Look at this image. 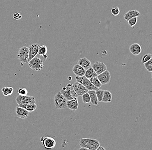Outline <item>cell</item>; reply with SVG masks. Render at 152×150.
Masks as SVG:
<instances>
[{"mask_svg": "<svg viewBox=\"0 0 152 150\" xmlns=\"http://www.w3.org/2000/svg\"><path fill=\"white\" fill-rule=\"evenodd\" d=\"M54 104L58 109H64L67 108V100L60 91L58 92L54 98Z\"/></svg>", "mask_w": 152, "mask_h": 150, "instance_id": "obj_2", "label": "cell"}, {"mask_svg": "<svg viewBox=\"0 0 152 150\" xmlns=\"http://www.w3.org/2000/svg\"><path fill=\"white\" fill-rule=\"evenodd\" d=\"M28 63L32 70L36 71H40L44 66L42 60L36 56L31 59Z\"/></svg>", "mask_w": 152, "mask_h": 150, "instance_id": "obj_6", "label": "cell"}, {"mask_svg": "<svg viewBox=\"0 0 152 150\" xmlns=\"http://www.w3.org/2000/svg\"><path fill=\"white\" fill-rule=\"evenodd\" d=\"M112 95L109 90H104L102 102L104 103H110L112 100Z\"/></svg>", "mask_w": 152, "mask_h": 150, "instance_id": "obj_20", "label": "cell"}, {"mask_svg": "<svg viewBox=\"0 0 152 150\" xmlns=\"http://www.w3.org/2000/svg\"><path fill=\"white\" fill-rule=\"evenodd\" d=\"M138 17H133L128 21V24L131 27H133L138 22Z\"/></svg>", "mask_w": 152, "mask_h": 150, "instance_id": "obj_28", "label": "cell"}, {"mask_svg": "<svg viewBox=\"0 0 152 150\" xmlns=\"http://www.w3.org/2000/svg\"><path fill=\"white\" fill-rule=\"evenodd\" d=\"M75 79L77 82L82 84L88 90H97L99 89V88H98L92 85L90 81V79L86 78L84 76H76Z\"/></svg>", "mask_w": 152, "mask_h": 150, "instance_id": "obj_5", "label": "cell"}, {"mask_svg": "<svg viewBox=\"0 0 152 150\" xmlns=\"http://www.w3.org/2000/svg\"><path fill=\"white\" fill-rule=\"evenodd\" d=\"M86 71V70L84 68H83L81 66L78 64L75 65L72 69L73 72L76 76H82L84 75Z\"/></svg>", "mask_w": 152, "mask_h": 150, "instance_id": "obj_17", "label": "cell"}, {"mask_svg": "<svg viewBox=\"0 0 152 150\" xmlns=\"http://www.w3.org/2000/svg\"><path fill=\"white\" fill-rule=\"evenodd\" d=\"M140 16H141V13L139 11L137 10H131L124 14V19L128 21L132 18L138 17Z\"/></svg>", "mask_w": 152, "mask_h": 150, "instance_id": "obj_16", "label": "cell"}, {"mask_svg": "<svg viewBox=\"0 0 152 150\" xmlns=\"http://www.w3.org/2000/svg\"><path fill=\"white\" fill-rule=\"evenodd\" d=\"M13 17L14 20H17L21 19L22 17V16L19 13H16L14 14Z\"/></svg>", "mask_w": 152, "mask_h": 150, "instance_id": "obj_33", "label": "cell"}, {"mask_svg": "<svg viewBox=\"0 0 152 150\" xmlns=\"http://www.w3.org/2000/svg\"><path fill=\"white\" fill-rule=\"evenodd\" d=\"M120 12V11L119 8L118 7H113L111 10V13L113 16H116L119 15Z\"/></svg>", "mask_w": 152, "mask_h": 150, "instance_id": "obj_32", "label": "cell"}, {"mask_svg": "<svg viewBox=\"0 0 152 150\" xmlns=\"http://www.w3.org/2000/svg\"><path fill=\"white\" fill-rule=\"evenodd\" d=\"M40 141H41L44 148L46 149H53L56 145V141L52 137H41L40 139Z\"/></svg>", "mask_w": 152, "mask_h": 150, "instance_id": "obj_7", "label": "cell"}, {"mask_svg": "<svg viewBox=\"0 0 152 150\" xmlns=\"http://www.w3.org/2000/svg\"><path fill=\"white\" fill-rule=\"evenodd\" d=\"M16 103L19 106L24 108L26 105L29 103H36L34 97L29 96H22L18 95L16 99Z\"/></svg>", "mask_w": 152, "mask_h": 150, "instance_id": "obj_4", "label": "cell"}, {"mask_svg": "<svg viewBox=\"0 0 152 150\" xmlns=\"http://www.w3.org/2000/svg\"><path fill=\"white\" fill-rule=\"evenodd\" d=\"M16 113L17 117L22 119H24L28 117L29 112L24 108L21 106H18L16 108Z\"/></svg>", "mask_w": 152, "mask_h": 150, "instance_id": "obj_13", "label": "cell"}, {"mask_svg": "<svg viewBox=\"0 0 152 150\" xmlns=\"http://www.w3.org/2000/svg\"><path fill=\"white\" fill-rule=\"evenodd\" d=\"M152 59V55L150 53H147L143 56L141 59V62L143 64L145 63L149 60Z\"/></svg>", "mask_w": 152, "mask_h": 150, "instance_id": "obj_30", "label": "cell"}, {"mask_svg": "<svg viewBox=\"0 0 152 150\" xmlns=\"http://www.w3.org/2000/svg\"><path fill=\"white\" fill-rule=\"evenodd\" d=\"M81 148H86L89 150H96L100 146V143L97 140L93 139L81 138L79 141Z\"/></svg>", "mask_w": 152, "mask_h": 150, "instance_id": "obj_1", "label": "cell"}, {"mask_svg": "<svg viewBox=\"0 0 152 150\" xmlns=\"http://www.w3.org/2000/svg\"><path fill=\"white\" fill-rule=\"evenodd\" d=\"M77 64L82 67L83 68H84L86 70L91 67V66H92L90 60L86 57H83V58L79 59Z\"/></svg>", "mask_w": 152, "mask_h": 150, "instance_id": "obj_18", "label": "cell"}, {"mask_svg": "<svg viewBox=\"0 0 152 150\" xmlns=\"http://www.w3.org/2000/svg\"><path fill=\"white\" fill-rule=\"evenodd\" d=\"M84 76L86 78L90 79V78H92L97 77V75L93 68L92 67H90L86 71Z\"/></svg>", "mask_w": 152, "mask_h": 150, "instance_id": "obj_22", "label": "cell"}, {"mask_svg": "<svg viewBox=\"0 0 152 150\" xmlns=\"http://www.w3.org/2000/svg\"><path fill=\"white\" fill-rule=\"evenodd\" d=\"M47 52V48L45 45L39 46L38 50V54L44 58L45 61H46L48 57V56L46 55Z\"/></svg>", "mask_w": 152, "mask_h": 150, "instance_id": "obj_21", "label": "cell"}, {"mask_svg": "<svg viewBox=\"0 0 152 150\" xmlns=\"http://www.w3.org/2000/svg\"><path fill=\"white\" fill-rule=\"evenodd\" d=\"M96 91V90H89L88 93L90 96V102L94 105L98 106V100L97 98Z\"/></svg>", "mask_w": 152, "mask_h": 150, "instance_id": "obj_19", "label": "cell"}, {"mask_svg": "<svg viewBox=\"0 0 152 150\" xmlns=\"http://www.w3.org/2000/svg\"><path fill=\"white\" fill-rule=\"evenodd\" d=\"M73 87L74 91L78 96H82L84 93L89 91L84 86L77 81L73 85Z\"/></svg>", "mask_w": 152, "mask_h": 150, "instance_id": "obj_11", "label": "cell"}, {"mask_svg": "<svg viewBox=\"0 0 152 150\" xmlns=\"http://www.w3.org/2000/svg\"><path fill=\"white\" fill-rule=\"evenodd\" d=\"M104 91V90L100 89H98L96 91L98 100V102H102L103 96Z\"/></svg>", "mask_w": 152, "mask_h": 150, "instance_id": "obj_26", "label": "cell"}, {"mask_svg": "<svg viewBox=\"0 0 152 150\" xmlns=\"http://www.w3.org/2000/svg\"><path fill=\"white\" fill-rule=\"evenodd\" d=\"M61 93L67 99V100L78 98V95L76 93L73 87V84H68L66 87H63L60 91Z\"/></svg>", "mask_w": 152, "mask_h": 150, "instance_id": "obj_3", "label": "cell"}, {"mask_svg": "<svg viewBox=\"0 0 152 150\" xmlns=\"http://www.w3.org/2000/svg\"><path fill=\"white\" fill-rule=\"evenodd\" d=\"M90 80L92 85L98 88H99L102 86V84L100 83L99 80L98 79L97 77H95L90 78Z\"/></svg>", "mask_w": 152, "mask_h": 150, "instance_id": "obj_24", "label": "cell"}, {"mask_svg": "<svg viewBox=\"0 0 152 150\" xmlns=\"http://www.w3.org/2000/svg\"><path fill=\"white\" fill-rule=\"evenodd\" d=\"M146 69L149 72L151 73L152 72V59L149 60L148 62L143 64Z\"/></svg>", "mask_w": 152, "mask_h": 150, "instance_id": "obj_29", "label": "cell"}, {"mask_svg": "<svg viewBox=\"0 0 152 150\" xmlns=\"http://www.w3.org/2000/svg\"><path fill=\"white\" fill-rule=\"evenodd\" d=\"M129 50L132 54L135 56H137L140 55L141 52V46L138 43H133L130 46Z\"/></svg>", "mask_w": 152, "mask_h": 150, "instance_id": "obj_15", "label": "cell"}, {"mask_svg": "<svg viewBox=\"0 0 152 150\" xmlns=\"http://www.w3.org/2000/svg\"><path fill=\"white\" fill-rule=\"evenodd\" d=\"M106 150V149H105L103 147V146H99V147H98L96 149V150Z\"/></svg>", "mask_w": 152, "mask_h": 150, "instance_id": "obj_34", "label": "cell"}, {"mask_svg": "<svg viewBox=\"0 0 152 150\" xmlns=\"http://www.w3.org/2000/svg\"><path fill=\"white\" fill-rule=\"evenodd\" d=\"M67 107L70 110L74 111H76L78 109L79 106L78 100L77 98H75L72 100H67Z\"/></svg>", "mask_w": 152, "mask_h": 150, "instance_id": "obj_14", "label": "cell"}, {"mask_svg": "<svg viewBox=\"0 0 152 150\" xmlns=\"http://www.w3.org/2000/svg\"><path fill=\"white\" fill-rule=\"evenodd\" d=\"M68 79H69V80H71L72 79L71 77H69V78H68Z\"/></svg>", "mask_w": 152, "mask_h": 150, "instance_id": "obj_36", "label": "cell"}, {"mask_svg": "<svg viewBox=\"0 0 152 150\" xmlns=\"http://www.w3.org/2000/svg\"><path fill=\"white\" fill-rule=\"evenodd\" d=\"M91 67L94 70L97 75L107 69L106 65L104 63L99 62H96L94 63L91 66Z\"/></svg>", "mask_w": 152, "mask_h": 150, "instance_id": "obj_10", "label": "cell"}, {"mask_svg": "<svg viewBox=\"0 0 152 150\" xmlns=\"http://www.w3.org/2000/svg\"><path fill=\"white\" fill-rule=\"evenodd\" d=\"M37 105L36 103H32L26 105L24 108L29 113H32L35 111Z\"/></svg>", "mask_w": 152, "mask_h": 150, "instance_id": "obj_25", "label": "cell"}, {"mask_svg": "<svg viewBox=\"0 0 152 150\" xmlns=\"http://www.w3.org/2000/svg\"><path fill=\"white\" fill-rule=\"evenodd\" d=\"M79 150H89L88 149H87V148H84V147H83V148H81L80 149H79Z\"/></svg>", "mask_w": 152, "mask_h": 150, "instance_id": "obj_35", "label": "cell"}, {"mask_svg": "<svg viewBox=\"0 0 152 150\" xmlns=\"http://www.w3.org/2000/svg\"><path fill=\"white\" fill-rule=\"evenodd\" d=\"M29 55V48L26 46H23L19 50L17 58L22 63H26L27 62Z\"/></svg>", "mask_w": 152, "mask_h": 150, "instance_id": "obj_8", "label": "cell"}, {"mask_svg": "<svg viewBox=\"0 0 152 150\" xmlns=\"http://www.w3.org/2000/svg\"><path fill=\"white\" fill-rule=\"evenodd\" d=\"M17 91H18L19 95H21V96H26L28 93L27 89L25 88H20Z\"/></svg>", "mask_w": 152, "mask_h": 150, "instance_id": "obj_31", "label": "cell"}, {"mask_svg": "<svg viewBox=\"0 0 152 150\" xmlns=\"http://www.w3.org/2000/svg\"><path fill=\"white\" fill-rule=\"evenodd\" d=\"M39 44H34L30 45L29 47V58L27 62L31 59L35 57L38 54V50L39 48Z\"/></svg>", "mask_w": 152, "mask_h": 150, "instance_id": "obj_12", "label": "cell"}, {"mask_svg": "<svg viewBox=\"0 0 152 150\" xmlns=\"http://www.w3.org/2000/svg\"><path fill=\"white\" fill-rule=\"evenodd\" d=\"M82 99L84 103H88L90 102V96L88 92L82 95Z\"/></svg>", "mask_w": 152, "mask_h": 150, "instance_id": "obj_27", "label": "cell"}, {"mask_svg": "<svg viewBox=\"0 0 152 150\" xmlns=\"http://www.w3.org/2000/svg\"><path fill=\"white\" fill-rule=\"evenodd\" d=\"M1 91L4 96L7 97V96H10L12 94L14 91V89L12 87H4L1 89Z\"/></svg>", "mask_w": 152, "mask_h": 150, "instance_id": "obj_23", "label": "cell"}, {"mask_svg": "<svg viewBox=\"0 0 152 150\" xmlns=\"http://www.w3.org/2000/svg\"><path fill=\"white\" fill-rule=\"evenodd\" d=\"M97 77L102 85H105L110 82L111 80V74L107 70L103 72L101 74L98 75Z\"/></svg>", "mask_w": 152, "mask_h": 150, "instance_id": "obj_9", "label": "cell"}]
</instances>
